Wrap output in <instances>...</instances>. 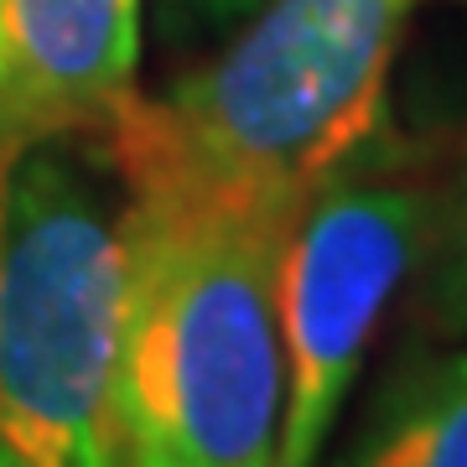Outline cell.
I'll use <instances>...</instances> for the list:
<instances>
[{"label": "cell", "instance_id": "6da1fadb", "mask_svg": "<svg viewBox=\"0 0 467 467\" xmlns=\"http://www.w3.org/2000/svg\"><path fill=\"white\" fill-rule=\"evenodd\" d=\"M291 213L125 192L119 467H270L285 410L275 265Z\"/></svg>", "mask_w": 467, "mask_h": 467}, {"label": "cell", "instance_id": "8992f818", "mask_svg": "<svg viewBox=\"0 0 467 467\" xmlns=\"http://www.w3.org/2000/svg\"><path fill=\"white\" fill-rule=\"evenodd\" d=\"M343 467H467V343L395 374Z\"/></svg>", "mask_w": 467, "mask_h": 467}, {"label": "cell", "instance_id": "277c9868", "mask_svg": "<svg viewBox=\"0 0 467 467\" xmlns=\"http://www.w3.org/2000/svg\"><path fill=\"white\" fill-rule=\"evenodd\" d=\"M431 192L384 135L296 202L275 265L285 410L270 467H317L389 301L420 265Z\"/></svg>", "mask_w": 467, "mask_h": 467}, {"label": "cell", "instance_id": "7a4b0ae2", "mask_svg": "<svg viewBox=\"0 0 467 467\" xmlns=\"http://www.w3.org/2000/svg\"><path fill=\"white\" fill-rule=\"evenodd\" d=\"M426 0H265L161 99L104 130L125 192L296 213L389 135V73Z\"/></svg>", "mask_w": 467, "mask_h": 467}, {"label": "cell", "instance_id": "3957f363", "mask_svg": "<svg viewBox=\"0 0 467 467\" xmlns=\"http://www.w3.org/2000/svg\"><path fill=\"white\" fill-rule=\"evenodd\" d=\"M119 218L104 135H52L0 161V467H119Z\"/></svg>", "mask_w": 467, "mask_h": 467}, {"label": "cell", "instance_id": "5b68a950", "mask_svg": "<svg viewBox=\"0 0 467 467\" xmlns=\"http://www.w3.org/2000/svg\"><path fill=\"white\" fill-rule=\"evenodd\" d=\"M140 0H0V161L104 135L135 99Z\"/></svg>", "mask_w": 467, "mask_h": 467}, {"label": "cell", "instance_id": "ba28073f", "mask_svg": "<svg viewBox=\"0 0 467 467\" xmlns=\"http://www.w3.org/2000/svg\"><path fill=\"white\" fill-rule=\"evenodd\" d=\"M265 0H156V26L171 47H198V42H213V36H229L239 21L260 11Z\"/></svg>", "mask_w": 467, "mask_h": 467}, {"label": "cell", "instance_id": "52a82bcc", "mask_svg": "<svg viewBox=\"0 0 467 467\" xmlns=\"http://www.w3.org/2000/svg\"><path fill=\"white\" fill-rule=\"evenodd\" d=\"M420 270H426L420 296H426L431 327L441 337H467V140L451 161L447 182L431 192Z\"/></svg>", "mask_w": 467, "mask_h": 467}]
</instances>
